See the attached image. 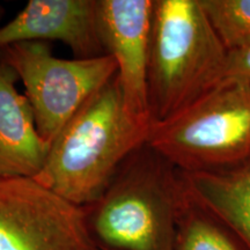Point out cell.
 Masks as SVG:
<instances>
[{
	"label": "cell",
	"mask_w": 250,
	"mask_h": 250,
	"mask_svg": "<svg viewBox=\"0 0 250 250\" xmlns=\"http://www.w3.org/2000/svg\"><path fill=\"white\" fill-rule=\"evenodd\" d=\"M175 250L237 249L227 234L212 220V214L197 204L188 192L180 215Z\"/></svg>",
	"instance_id": "8fae6325"
},
{
	"label": "cell",
	"mask_w": 250,
	"mask_h": 250,
	"mask_svg": "<svg viewBox=\"0 0 250 250\" xmlns=\"http://www.w3.org/2000/svg\"><path fill=\"white\" fill-rule=\"evenodd\" d=\"M0 250H101L86 208L34 177H0Z\"/></svg>",
	"instance_id": "8992f818"
},
{
	"label": "cell",
	"mask_w": 250,
	"mask_h": 250,
	"mask_svg": "<svg viewBox=\"0 0 250 250\" xmlns=\"http://www.w3.org/2000/svg\"><path fill=\"white\" fill-rule=\"evenodd\" d=\"M152 125L127 107L116 74L52 140L45 164L34 179L68 202L88 208L123 162L147 143Z\"/></svg>",
	"instance_id": "6da1fadb"
},
{
	"label": "cell",
	"mask_w": 250,
	"mask_h": 250,
	"mask_svg": "<svg viewBox=\"0 0 250 250\" xmlns=\"http://www.w3.org/2000/svg\"><path fill=\"white\" fill-rule=\"evenodd\" d=\"M64 43L74 58L104 56L96 29V0H29L0 27V50L24 42Z\"/></svg>",
	"instance_id": "ba28073f"
},
{
	"label": "cell",
	"mask_w": 250,
	"mask_h": 250,
	"mask_svg": "<svg viewBox=\"0 0 250 250\" xmlns=\"http://www.w3.org/2000/svg\"><path fill=\"white\" fill-rule=\"evenodd\" d=\"M147 144L183 173L250 160V85L223 80L175 116L153 123Z\"/></svg>",
	"instance_id": "277c9868"
},
{
	"label": "cell",
	"mask_w": 250,
	"mask_h": 250,
	"mask_svg": "<svg viewBox=\"0 0 250 250\" xmlns=\"http://www.w3.org/2000/svg\"><path fill=\"white\" fill-rule=\"evenodd\" d=\"M227 59L199 0H154L147 72L153 123L175 116L218 86Z\"/></svg>",
	"instance_id": "3957f363"
},
{
	"label": "cell",
	"mask_w": 250,
	"mask_h": 250,
	"mask_svg": "<svg viewBox=\"0 0 250 250\" xmlns=\"http://www.w3.org/2000/svg\"><path fill=\"white\" fill-rule=\"evenodd\" d=\"M2 15H4V8H2L1 6H0V19L2 18Z\"/></svg>",
	"instance_id": "5bb4252c"
},
{
	"label": "cell",
	"mask_w": 250,
	"mask_h": 250,
	"mask_svg": "<svg viewBox=\"0 0 250 250\" xmlns=\"http://www.w3.org/2000/svg\"><path fill=\"white\" fill-rule=\"evenodd\" d=\"M224 80L241 81L250 85V45L228 52Z\"/></svg>",
	"instance_id": "4fadbf2b"
},
{
	"label": "cell",
	"mask_w": 250,
	"mask_h": 250,
	"mask_svg": "<svg viewBox=\"0 0 250 250\" xmlns=\"http://www.w3.org/2000/svg\"><path fill=\"white\" fill-rule=\"evenodd\" d=\"M187 197L182 171L146 143L86 208L90 232L101 250H175Z\"/></svg>",
	"instance_id": "7a4b0ae2"
},
{
	"label": "cell",
	"mask_w": 250,
	"mask_h": 250,
	"mask_svg": "<svg viewBox=\"0 0 250 250\" xmlns=\"http://www.w3.org/2000/svg\"><path fill=\"white\" fill-rule=\"evenodd\" d=\"M182 174L193 201L250 246V160L229 169Z\"/></svg>",
	"instance_id": "30bf717a"
},
{
	"label": "cell",
	"mask_w": 250,
	"mask_h": 250,
	"mask_svg": "<svg viewBox=\"0 0 250 250\" xmlns=\"http://www.w3.org/2000/svg\"><path fill=\"white\" fill-rule=\"evenodd\" d=\"M154 0H96V29L130 110L152 121L147 72ZM153 122V121H152Z\"/></svg>",
	"instance_id": "52a82bcc"
},
{
	"label": "cell",
	"mask_w": 250,
	"mask_h": 250,
	"mask_svg": "<svg viewBox=\"0 0 250 250\" xmlns=\"http://www.w3.org/2000/svg\"><path fill=\"white\" fill-rule=\"evenodd\" d=\"M19 78L0 58V177H36L50 144L42 138L27 96L19 92Z\"/></svg>",
	"instance_id": "9c48e42d"
},
{
	"label": "cell",
	"mask_w": 250,
	"mask_h": 250,
	"mask_svg": "<svg viewBox=\"0 0 250 250\" xmlns=\"http://www.w3.org/2000/svg\"><path fill=\"white\" fill-rule=\"evenodd\" d=\"M227 51L250 45V0H199Z\"/></svg>",
	"instance_id": "7c38bea8"
},
{
	"label": "cell",
	"mask_w": 250,
	"mask_h": 250,
	"mask_svg": "<svg viewBox=\"0 0 250 250\" xmlns=\"http://www.w3.org/2000/svg\"><path fill=\"white\" fill-rule=\"evenodd\" d=\"M0 58L22 83L39 132L49 144L89 98L117 74L111 56L59 58L45 42L6 46L0 50Z\"/></svg>",
	"instance_id": "5b68a950"
}]
</instances>
